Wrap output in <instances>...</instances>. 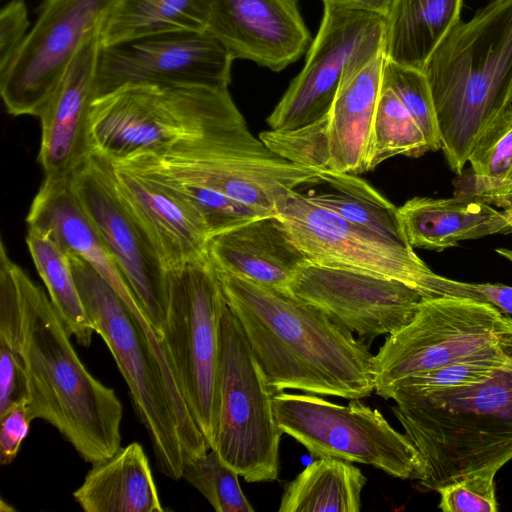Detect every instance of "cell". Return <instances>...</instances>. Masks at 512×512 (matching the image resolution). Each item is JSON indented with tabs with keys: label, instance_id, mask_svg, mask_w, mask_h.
Instances as JSON below:
<instances>
[{
	"label": "cell",
	"instance_id": "cell-1",
	"mask_svg": "<svg viewBox=\"0 0 512 512\" xmlns=\"http://www.w3.org/2000/svg\"><path fill=\"white\" fill-rule=\"evenodd\" d=\"M216 271L275 393L295 389L350 400L375 392L374 355L351 331L289 292Z\"/></svg>",
	"mask_w": 512,
	"mask_h": 512
},
{
	"label": "cell",
	"instance_id": "cell-2",
	"mask_svg": "<svg viewBox=\"0 0 512 512\" xmlns=\"http://www.w3.org/2000/svg\"><path fill=\"white\" fill-rule=\"evenodd\" d=\"M87 316L109 348L151 440L157 467L179 480L210 446L179 389L163 340L142 309H132L88 262L69 255Z\"/></svg>",
	"mask_w": 512,
	"mask_h": 512
},
{
	"label": "cell",
	"instance_id": "cell-3",
	"mask_svg": "<svg viewBox=\"0 0 512 512\" xmlns=\"http://www.w3.org/2000/svg\"><path fill=\"white\" fill-rule=\"evenodd\" d=\"M18 280L29 417L56 428L86 462L111 457L121 445L122 403L83 365L45 291L21 267Z\"/></svg>",
	"mask_w": 512,
	"mask_h": 512
},
{
	"label": "cell",
	"instance_id": "cell-4",
	"mask_svg": "<svg viewBox=\"0 0 512 512\" xmlns=\"http://www.w3.org/2000/svg\"><path fill=\"white\" fill-rule=\"evenodd\" d=\"M395 417L423 461L422 491H437L512 459V350L484 379L424 394L392 392Z\"/></svg>",
	"mask_w": 512,
	"mask_h": 512
},
{
	"label": "cell",
	"instance_id": "cell-5",
	"mask_svg": "<svg viewBox=\"0 0 512 512\" xmlns=\"http://www.w3.org/2000/svg\"><path fill=\"white\" fill-rule=\"evenodd\" d=\"M442 148L457 175L483 133L512 108V0L461 21L426 64Z\"/></svg>",
	"mask_w": 512,
	"mask_h": 512
},
{
	"label": "cell",
	"instance_id": "cell-6",
	"mask_svg": "<svg viewBox=\"0 0 512 512\" xmlns=\"http://www.w3.org/2000/svg\"><path fill=\"white\" fill-rule=\"evenodd\" d=\"M243 119L228 89L125 86L92 100L88 145L90 153L120 161Z\"/></svg>",
	"mask_w": 512,
	"mask_h": 512
},
{
	"label": "cell",
	"instance_id": "cell-7",
	"mask_svg": "<svg viewBox=\"0 0 512 512\" xmlns=\"http://www.w3.org/2000/svg\"><path fill=\"white\" fill-rule=\"evenodd\" d=\"M163 344L184 401L213 448L220 329L227 302L209 255L167 270Z\"/></svg>",
	"mask_w": 512,
	"mask_h": 512
},
{
	"label": "cell",
	"instance_id": "cell-8",
	"mask_svg": "<svg viewBox=\"0 0 512 512\" xmlns=\"http://www.w3.org/2000/svg\"><path fill=\"white\" fill-rule=\"evenodd\" d=\"M275 392L239 320L226 307L220 329L217 429L214 449L247 482L276 480L284 434L273 407Z\"/></svg>",
	"mask_w": 512,
	"mask_h": 512
},
{
	"label": "cell",
	"instance_id": "cell-9",
	"mask_svg": "<svg viewBox=\"0 0 512 512\" xmlns=\"http://www.w3.org/2000/svg\"><path fill=\"white\" fill-rule=\"evenodd\" d=\"M142 153L169 171L272 215L291 191L323 183L317 171L272 152L250 132L245 119L160 152Z\"/></svg>",
	"mask_w": 512,
	"mask_h": 512
},
{
	"label": "cell",
	"instance_id": "cell-10",
	"mask_svg": "<svg viewBox=\"0 0 512 512\" xmlns=\"http://www.w3.org/2000/svg\"><path fill=\"white\" fill-rule=\"evenodd\" d=\"M276 422L314 457L373 466L390 476L419 481L422 458L404 433L360 399L339 405L317 395L275 393Z\"/></svg>",
	"mask_w": 512,
	"mask_h": 512
},
{
	"label": "cell",
	"instance_id": "cell-11",
	"mask_svg": "<svg viewBox=\"0 0 512 512\" xmlns=\"http://www.w3.org/2000/svg\"><path fill=\"white\" fill-rule=\"evenodd\" d=\"M290 238L316 265L392 279L433 298L436 275L414 249L388 239L291 191L276 208Z\"/></svg>",
	"mask_w": 512,
	"mask_h": 512
},
{
	"label": "cell",
	"instance_id": "cell-12",
	"mask_svg": "<svg viewBox=\"0 0 512 512\" xmlns=\"http://www.w3.org/2000/svg\"><path fill=\"white\" fill-rule=\"evenodd\" d=\"M508 322L497 307L469 298L422 299L413 319L374 355L375 391L495 343Z\"/></svg>",
	"mask_w": 512,
	"mask_h": 512
},
{
	"label": "cell",
	"instance_id": "cell-13",
	"mask_svg": "<svg viewBox=\"0 0 512 512\" xmlns=\"http://www.w3.org/2000/svg\"><path fill=\"white\" fill-rule=\"evenodd\" d=\"M384 31V16L324 5L302 70L267 118L270 129L293 130L326 115L343 79L383 52Z\"/></svg>",
	"mask_w": 512,
	"mask_h": 512
},
{
	"label": "cell",
	"instance_id": "cell-14",
	"mask_svg": "<svg viewBox=\"0 0 512 512\" xmlns=\"http://www.w3.org/2000/svg\"><path fill=\"white\" fill-rule=\"evenodd\" d=\"M115 0H44L20 49L0 72L8 113L39 117L86 40L102 25Z\"/></svg>",
	"mask_w": 512,
	"mask_h": 512
},
{
	"label": "cell",
	"instance_id": "cell-15",
	"mask_svg": "<svg viewBox=\"0 0 512 512\" xmlns=\"http://www.w3.org/2000/svg\"><path fill=\"white\" fill-rule=\"evenodd\" d=\"M233 60L206 30L167 31L100 44L93 99L132 85L228 89Z\"/></svg>",
	"mask_w": 512,
	"mask_h": 512
},
{
	"label": "cell",
	"instance_id": "cell-16",
	"mask_svg": "<svg viewBox=\"0 0 512 512\" xmlns=\"http://www.w3.org/2000/svg\"><path fill=\"white\" fill-rule=\"evenodd\" d=\"M70 183L153 329L163 340L168 305L167 270L117 194L107 160L90 153L74 171Z\"/></svg>",
	"mask_w": 512,
	"mask_h": 512
},
{
	"label": "cell",
	"instance_id": "cell-17",
	"mask_svg": "<svg viewBox=\"0 0 512 512\" xmlns=\"http://www.w3.org/2000/svg\"><path fill=\"white\" fill-rule=\"evenodd\" d=\"M289 293L357 335L368 348L415 316L422 296L402 282L319 266L307 261Z\"/></svg>",
	"mask_w": 512,
	"mask_h": 512
},
{
	"label": "cell",
	"instance_id": "cell-18",
	"mask_svg": "<svg viewBox=\"0 0 512 512\" xmlns=\"http://www.w3.org/2000/svg\"><path fill=\"white\" fill-rule=\"evenodd\" d=\"M105 159L117 194L166 270L208 256L210 237L190 202L152 172Z\"/></svg>",
	"mask_w": 512,
	"mask_h": 512
},
{
	"label": "cell",
	"instance_id": "cell-19",
	"mask_svg": "<svg viewBox=\"0 0 512 512\" xmlns=\"http://www.w3.org/2000/svg\"><path fill=\"white\" fill-rule=\"evenodd\" d=\"M206 31L233 59L274 72L297 61L311 41L298 0H215Z\"/></svg>",
	"mask_w": 512,
	"mask_h": 512
},
{
	"label": "cell",
	"instance_id": "cell-20",
	"mask_svg": "<svg viewBox=\"0 0 512 512\" xmlns=\"http://www.w3.org/2000/svg\"><path fill=\"white\" fill-rule=\"evenodd\" d=\"M101 29L82 45L39 118L38 161L46 179H67L90 154L88 116L93 100Z\"/></svg>",
	"mask_w": 512,
	"mask_h": 512
},
{
	"label": "cell",
	"instance_id": "cell-21",
	"mask_svg": "<svg viewBox=\"0 0 512 512\" xmlns=\"http://www.w3.org/2000/svg\"><path fill=\"white\" fill-rule=\"evenodd\" d=\"M208 255L220 271L283 292H289L308 261L276 215L215 235L208 242Z\"/></svg>",
	"mask_w": 512,
	"mask_h": 512
},
{
	"label": "cell",
	"instance_id": "cell-22",
	"mask_svg": "<svg viewBox=\"0 0 512 512\" xmlns=\"http://www.w3.org/2000/svg\"><path fill=\"white\" fill-rule=\"evenodd\" d=\"M28 226L51 237L68 255L88 262L125 301L138 300L96 227L71 188L70 178H44L28 215Z\"/></svg>",
	"mask_w": 512,
	"mask_h": 512
},
{
	"label": "cell",
	"instance_id": "cell-23",
	"mask_svg": "<svg viewBox=\"0 0 512 512\" xmlns=\"http://www.w3.org/2000/svg\"><path fill=\"white\" fill-rule=\"evenodd\" d=\"M405 239L413 249L441 252L459 241L512 232L506 212L479 197H414L398 207Z\"/></svg>",
	"mask_w": 512,
	"mask_h": 512
},
{
	"label": "cell",
	"instance_id": "cell-24",
	"mask_svg": "<svg viewBox=\"0 0 512 512\" xmlns=\"http://www.w3.org/2000/svg\"><path fill=\"white\" fill-rule=\"evenodd\" d=\"M384 61L381 52L341 82L328 112L329 171L367 172Z\"/></svg>",
	"mask_w": 512,
	"mask_h": 512
},
{
	"label": "cell",
	"instance_id": "cell-25",
	"mask_svg": "<svg viewBox=\"0 0 512 512\" xmlns=\"http://www.w3.org/2000/svg\"><path fill=\"white\" fill-rule=\"evenodd\" d=\"M73 497L85 512L164 511L148 458L138 442L93 463Z\"/></svg>",
	"mask_w": 512,
	"mask_h": 512
},
{
	"label": "cell",
	"instance_id": "cell-26",
	"mask_svg": "<svg viewBox=\"0 0 512 512\" xmlns=\"http://www.w3.org/2000/svg\"><path fill=\"white\" fill-rule=\"evenodd\" d=\"M463 0H391L385 18L387 60L423 71L460 22Z\"/></svg>",
	"mask_w": 512,
	"mask_h": 512
},
{
	"label": "cell",
	"instance_id": "cell-27",
	"mask_svg": "<svg viewBox=\"0 0 512 512\" xmlns=\"http://www.w3.org/2000/svg\"><path fill=\"white\" fill-rule=\"evenodd\" d=\"M366 477L352 462L318 458L282 494L279 512H359Z\"/></svg>",
	"mask_w": 512,
	"mask_h": 512
},
{
	"label": "cell",
	"instance_id": "cell-28",
	"mask_svg": "<svg viewBox=\"0 0 512 512\" xmlns=\"http://www.w3.org/2000/svg\"><path fill=\"white\" fill-rule=\"evenodd\" d=\"M215 0H115L100 32L101 45L179 30H206Z\"/></svg>",
	"mask_w": 512,
	"mask_h": 512
},
{
	"label": "cell",
	"instance_id": "cell-29",
	"mask_svg": "<svg viewBox=\"0 0 512 512\" xmlns=\"http://www.w3.org/2000/svg\"><path fill=\"white\" fill-rule=\"evenodd\" d=\"M317 172L322 182L329 184L334 192L304 193L308 200L353 224L409 246L400 223L398 207L369 183L352 173Z\"/></svg>",
	"mask_w": 512,
	"mask_h": 512
},
{
	"label": "cell",
	"instance_id": "cell-30",
	"mask_svg": "<svg viewBox=\"0 0 512 512\" xmlns=\"http://www.w3.org/2000/svg\"><path fill=\"white\" fill-rule=\"evenodd\" d=\"M26 243L49 298L69 334L89 346L95 332L73 275L69 255L46 233L28 226Z\"/></svg>",
	"mask_w": 512,
	"mask_h": 512
},
{
	"label": "cell",
	"instance_id": "cell-31",
	"mask_svg": "<svg viewBox=\"0 0 512 512\" xmlns=\"http://www.w3.org/2000/svg\"><path fill=\"white\" fill-rule=\"evenodd\" d=\"M19 265L0 241V415L26 399Z\"/></svg>",
	"mask_w": 512,
	"mask_h": 512
},
{
	"label": "cell",
	"instance_id": "cell-32",
	"mask_svg": "<svg viewBox=\"0 0 512 512\" xmlns=\"http://www.w3.org/2000/svg\"><path fill=\"white\" fill-rule=\"evenodd\" d=\"M116 162L150 171L178 191L200 213L210 239L252 220L275 216L169 171L146 153Z\"/></svg>",
	"mask_w": 512,
	"mask_h": 512
},
{
	"label": "cell",
	"instance_id": "cell-33",
	"mask_svg": "<svg viewBox=\"0 0 512 512\" xmlns=\"http://www.w3.org/2000/svg\"><path fill=\"white\" fill-rule=\"evenodd\" d=\"M511 350L512 317H508L507 326L495 343L439 368L401 379L375 393L385 399L392 392L424 394L469 385L484 379L504 364Z\"/></svg>",
	"mask_w": 512,
	"mask_h": 512
},
{
	"label": "cell",
	"instance_id": "cell-34",
	"mask_svg": "<svg viewBox=\"0 0 512 512\" xmlns=\"http://www.w3.org/2000/svg\"><path fill=\"white\" fill-rule=\"evenodd\" d=\"M468 162L472 172L459 175L455 195L480 197L512 187V108L483 133Z\"/></svg>",
	"mask_w": 512,
	"mask_h": 512
},
{
	"label": "cell",
	"instance_id": "cell-35",
	"mask_svg": "<svg viewBox=\"0 0 512 512\" xmlns=\"http://www.w3.org/2000/svg\"><path fill=\"white\" fill-rule=\"evenodd\" d=\"M428 151L431 149L418 124L396 94L382 82L367 172L394 156L420 157Z\"/></svg>",
	"mask_w": 512,
	"mask_h": 512
},
{
	"label": "cell",
	"instance_id": "cell-36",
	"mask_svg": "<svg viewBox=\"0 0 512 512\" xmlns=\"http://www.w3.org/2000/svg\"><path fill=\"white\" fill-rule=\"evenodd\" d=\"M238 473L214 449L187 462L182 478L196 488L217 512H253L241 490Z\"/></svg>",
	"mask_w": 512,
	"mask_h": 512
},
{
	"label": "cell",
	"instance_id": "cell-37",
	"mask_svg": "<svg viewBox=\"0 0 512 512\" xmlns=\"http://www.w3.org/2000/svg\"><path fill=\"white\" fill-rule=\"evenodd\" d=\"M382 82L399 98L422 130L431 151L441 150L442 140L431 87L421 70L385 58Z\"/></svg>",
	"mask_w": 512,
	"mask_h": 512
},
{
	"label": "cell",
	"instance_id": "cell-38",
	"mask_svg": "<svg viewBox=\"0 0 512 512\" xmlns=\"http://www.w3.org/2000/svg\"><path fill=\"white\" fill-rule=\"evenodd\" d=\"M259 139L275 154L315 171L330 170L328 113L306 126L288 130H269Z\"/></svg>",
	"mask_w": 512,
	"mask_h": 512
},
{
	"label": "cell",
	"instance_id": "cell-39",
	"mask_svg": "<svg viewBox=\"0 0 512 512\" xmlns=\"http://www.w3.org/2000/svg\"><path fill=\"white\" fill-rule=\"evenodd\" d=\"M498 468L467 473L440 487L438 508L444 512H497L495 476Z\"/></svg>",
	"mask_w": 512,
	"mask_h": 512
},
{
	"label": "cell",
	"instance_id": "cell-40",
	"mask_svg": "<svg viewBox=\"0 0 512 512\" xmlns=\"http://www.w3.org/2000/svg\"><path fill=\"white\" fill-rule=\"evenodd\" d=\"M432 292L434 297H461L489 303L502 313L512 314V287L504 284L467 283L436 274Z\"/></svg>",
	"mask_w": 512,
	"mask_h": 512
},
{
	"label": "cell",
	"instance_id": "cell-41",
	"mask_svg": "<svg viewBox=\"0 0 512 512\" xmlns=\"http://www.w3.org/2000/svg\"><path fill=\"white\" fill-rule=\"evenodd\" d=\"M29 26L24 0H11L0 12V72L20 49Z\"/></svg>",
	"mask_w": 512,
	"mask_h": 512
},
{
	"label": "cell",
	"instance_id": "cell-42",
	"mask_svg": "<svg viewBox=\"0 0 512 512\" xmlns=\"http://www.w3.org/2000/svg\"><path fill=\"white\" fill-rule=\"evenodd\" d=\"M0 463L10 464L18 455L21 443L26 438L31 418L28 415L26 399L14 403L0 415Z\"/></svg>",
	"mask_w": 512,
	"mask_h": 512
},
{
	"label": "cell",
	"instance_id": "cell-43",
	"mask_svg": "<svg viewBox=\"0 0 512 512\" xmlns=\"http://www.w3.org/2000/svg\"><path fill=\"white\" fill-rule=\"evenodd\" d=\"M324 5L385 16L391 0H322Z\"/></svg>",
	"mask_w": 512,
	"mask_h": 512
},
{
	"label": "cell",
	"instance_id": "cell-44",
	"mask_svg": "<svg viewBox=\"0 0 512 512\" xmlns=\"http://www.w3.org/2000/svg\"><path fill=\"white\" fill-rule=\"evenodd\" d=\"M486 201L506 212L512 211V187L505 192H497L487 195Z\"/></svg>",
	"mask_w": 512,
	"mask_h": 512
},
{
	"label": "cell",
	"instance_id": "cell-45",
	"mask_svg": "<svg viewBox=\"0 0 512 512\" xmlns=\"http://www.w3.org/2000/svg\"><path fill=\"white\" fill-rule=\"evenodd\" d=\"M496 252L512 262V250L506 248H498L496 249Z\"/></svg>",
	"mask_w": 512,
	"mask_h": 512
},
{
	"label": "cell",
	"instance_id": "cell-46",
	"mask_svg": "<svg viewBox=\"0 0 512 512\" xmlns=\"http://www.w3.org/2000/svg\"><path fill=\"white\" fill-rule=\"evenodd\" d=\"M506 215H507V220H508L510 226L512 227V211L506 212Z\"/></svg>",
	"mask_w": 512,
	"mask_h": 512
}]
</instances>
